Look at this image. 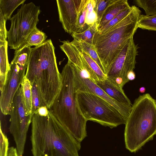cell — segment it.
Instances as JSON below:
<instances>
[{
  "label": "cell",
  "mask_w": 156,
  "mask_h": 156,
  "mask_svg": "<svg viewBox=\"0 0 156 156\" xmlns=\"http://www.w3.org/2000/svg\"><path fill=\"white\" fill-rule=\"evenodd\" d=\"M96 0H88L87 4V10L85 22L89 26H92L96 23L97 16L94 10L96 4Z\"/></svg>",
  "instance_id": "27"
},
{
  "label": "cell",
  "mask_w": 156,
  "mask_h": 156,
  "mask_svg": "<svg viewBox=\"0 0 156 156\" xmlns=\"http://www.w3.org/2000/svg\"><path fill=\"white\" fill-rule=\"evenodd\" d=\"M26 0H0V10L5 19L10 20L14 11Z\"/></svg>",
  "instance_id": "17"
},
{
  "label": "cell",
  "mask_w": 156,
  "mask_h": 156,
  "mask_svg": "<svg viewBox=\"0 0 156 156\" xmlns=\"http://www.w3.org/2000/svg\"><path fill=\"white\" fill-rule=\"evenodd\" d=\"M40 12V7L33 2L23 4L10 19L11 25L7 32L8 45L15 50L21 47L32 30L37 27Z\"/></svg>",
  "instance_id": "7"
},
{
  "label": "cell",
  "mask_w": 156,
  "mask_h": 156,
  "mask_svg": "<svg viewBox=\"0 0 156 156\" xmlns=\"http://www.w3.org/2000/svg\"><path fill=\"white\" fill-rule=\"evenodd\" d=\"M87 0H81L78 10L75 33H82L86 30L88 27L89 26L85 22L87 10Z\"/></svg>",
  "instance_id": "20"
},
{
  "label": "cell",
  "mask_w": 156,
  "mask_h": 156,
  "mask_svg": "<svg viewBox=\"0 0 156 156\" xmlns=\"http://www.w3.org/2000/svg\"><path fill=\"white\" fill-rule=\"evenodd\" d=\"M96 84L110 97L122 104L132 105L122 88L107 78L103 80H94Z\"/></svg>",
  "instance_id": "14"
},
{
  "label": "cell",
  "mask_w": 156,
  "mask_h": 156,
  "mask_svg": "<svg viewBox=\"0 0 156 156\" xmlns=\"http://www.w3.org/2000/svg\"><path fill=\"white\" fill-rule=\"evenodd\" d=\"M21 85L23 87L24 99L27 109L29 114H32V85L30 81L25 76Z\"/></svg>",
  "instance_id": "21"
},
{
  "label": "cell",
  "mask_w": 156,
  "mask_h": 156,
  "mask_svg": "<svg viewBox=\"0 0 156 156\" xmlns=\"http://www.w3.org/2000/svg\"><path fill=\"white\" fill-rule=\"evenodd\" d=\"M8 42L6 40L0 41V90H2L6 80L10 69L8 59Z\"/></svg>",
  "instance_id": "15"
},
{
  "label": "cell",
  "mask_w": 156,
  "mask_h": 156,
  "mask_svg": "<svg viewBox=\"0 0 156 156\" xmlns=\"http://www.w3.org/2000/svg\"><path fill=\"white\" fill-rule=\"evenodd\" d=\"M32 48L22 45L15 50L13 59L11 63L19 64L21 66H27Z\"/></svg>",
  "instance_id": "18"
},
{
  "label": "cell",
  "mask_w": 156,
  "mask_h": 156,
  "mask_svg": "<svg viewBox=\"0 0 156 156\" xmlns=\"http://www.w3.org/2000/svg\"><path fill=\"white\" fill-rule=\"evenodd\" d=\"M146 91V89L145 87H141L139 89V91L141 93H144Z\"/></svg>",
  "instance_id": "35"
},
{
  "label": "cell",
  "mask_w": 156,
  "mask_h": 156,
  "mask_svg": "<svg viewBox=\"0 0 156 156\" xmlns=\"http://www.w3.org/2000/svg\"><path fill=\"white\" fill-rule=\"evenodd\" d=\"M76 100L79 108L87 121L97 122L111 128L126 124V121L120 113L97 95L78 91Z\"/></svg>",
  "instance_id": "6"
},
{
  "label": "cell",
  "mask_w": 156,
  "mask_h": 156,
  "mask_svg": "<svg viewBox=\"0 0 156 156\" xmlns=\"http://www.w3.org/2000/svg\"></svg>",
  "instance_id": "36"
},
{
  "label": "cell",
  "mask_w": 156,
  "mask_h": 156,
  "mask_svg": "<svg viewBox=\"0 0 156 156\" xmlns=\"http://www.w3.org/2000/svg\"><path fill=\"white\" fill-rule=\"evenodd\" d=\"M96 23L92 26H89L88 28L80 33L74 32L71 35L74 39L78 41H83L92 44L94 35L95 33Z\"/></svg>",
  "instance_id": "24"
},
{
  "label": "cell",
  "mask_w": 156,
  "mask_h": 156,
  "mask_svg": "<svg viewBox=\"0 0 156 156\" xmlns=\"http://www.w3.org/2000/svg\"><path fill=\"white\" fill-rule=\"evenodd\" d=\"M6 21L0 10V41H5L7 38V31L5 26Z\"/></svg>",
  "instance_id": "31"
},
{
  "label": "cell",
  "mask_w": 156,
  "mask_h": 156,
  "mask_svg": "<svg viewBox=\"0 0 156 156\" xmlns=\"http://www.w3.org/2000/svg\"><path fill=\"white\" fill-rule=\"evenodd\" d=\"M27 66L11 63L5 83L1 91L0 108L2 114L9 115L14 96L25 77Z\"/></svg>",
  "instance_id": "10"
},
{
  "label": "cell",
  "mask_w": 156,
  "mask_h": 156,
  "mask_svg": "<svg viewBox=\"0 0 156 156\" xmlns=\"http://www.w3.org/2000/svg\"><path fill=\"white\" fill-rule=\"evenodd\" d=\"M59 20L66 32H75L81 0H56Z\"/></svg>",
  "instance_id": "12"
},
{
  "label": "cell",
  "mask_w": 156,
  "mask_h": 156,
  "mask_svg": "<svg viewBox=\"0 0 156 156\" xmlns=\"http://www.w3.org/2000/svg\"><path fill=\"white\" fill-rule=\"evenodd\" d=\"M125 125L126 148L135 152L156 135V100L149 94L140 96L132 105Z\"/></svg>",
  "instance_id": "4"
},
{
  "label": "cell",
  "mask_w": 156,
  "mask_h": 156,
  "mask_svg": "<svg viewBox=\"0 0 156 156\" xmlns=\"http://www.w3.org/2000/svg\"><path fill=\"white\" fill-rule=\"evenodd\" d=\"M132 9V7H130L122 11L118 14L114 18L104 26L99 31L96 32L99 34H102L108 30L112 26L119 22L130 12Z\"/></svg>",
  "instance_id": "28"
},
{
  "label": "cell",
  "mask_w": 156,
  "mask_h": 156,
  "mask_svg": "<svg viewBox=\"0 0 156 156\" xmlns=\"http://www.w3.org/2000/svg\"><path fill=\"white\" fill-rule=\"evenodd\" d=\"M51 40L32 48L25 76L37 86L49 109L60 90L61 77L57 67Z\"/></svg>",
  "instance_id": "2"
},
{
  "label": "cell",
  "mask_w": 156,
  "mask_h": 156,
  "mask_svg": "<svg viewBox=\"0 0 156 156\" xmlns=\"http://www.w3.org/2000/svg\"><path fill=\"white\" fill-rule=\"evenodd\" d=\"M41 116H46L48 113V109L46 106L40 107L37 112Z\"/></svg>",
  "instance_id": "32"
},
{
  "label": "cell",
  "mask_w": 156,
  "mask_h": 156,
  "mask_svg": "<svg viewBox=\"0 0 156 156\" xmlns=\"http://www.w3.org/2000/svg\"><path fill=\"white\" fill-rule=\"evenodd\" d=\"M133 2L136 5L144 9L146 15H156V0H136Z\"/></svg>",
  "instance_id": "26"
},
{
  "label": "cell",
  "mask_w": 156,
  "mask_h": 156,
  "mask_svg": "<svg viewBox=\"0 0 156 156\" xmlns=\"http://www.w3.org/2000/svg\"><path fill=\"white\" fill-rule=\"evenodd\" d=\"M74 40L79 45L81 48L87 52L94 60L102 71L105 74L103 66L94 46L92 44L88 43L83 41H78L75 39Z\"/></svg>",
  "instance_id": "22"
},
{
  "label": "cell",
  "mask_w": 156,
  "mask_h": 156,
  "mask_svg": "<svg viewBox=\"0 0 156 156\" xmlns=\"http://www.w3.org/2000/svg\"><path fill=\"white\" fill-rule=\"evenodd\" d=\"M9 115V130L13 137L18 155L23 156L33 115L29 114L27 109L21 85L14 96Z\"/></svg>",
  "instance_id": "8"
},
{
  "label": "cell",
  "mask_w": 156,
  "mask_h": 156,
  "mask_svg": "<svg viewBox=\"0 0 156 156\" xmlns=\"http://www.w3.org/2000/svg\"><path fill=\"white\" fill-rule=\"evenodd\" d=\"M109 2V0H96L94 10L97 16L96 23L100 20Z\"/></svg>",
  "instance_id": "29"
},
{
  "label": "cell",
  "mask_w": 156,
  "mask_h": 156,
  "mask_svg": "<svg viewBox=\"0 0 156 156\" xmlns=\"http://www.w3.org/2000/svg\"><path fill=\"white\" fill-rule=\"evenodd\" d=\"M137 27L142 29L156 31V15H141L137 22Z\"/></svg>",
  "instance_id": "23"
},
{
  "label": "cell",
  "mask_w": 156,
  "mask_h": 156,
  "mask_svg": "<svg viewBox=\"0 0 156 156\" xmlns=\"http://www.w3.org/2000/svg\"><path fill=\"white\" fill-rule=\"evenodd\" d=\"M129 13L102 34L96 32L92 44L104 68L105 74L109 67L126 41L138 28L137 22L141 11L135 5Z\"/></svg>",
  "instance_id": "5"
},
{
  "label": "cell",
  "mask_w": 156,
  "mask_h": 156,
  "mask_svg": "<svg viewBox=\"0 0 156 156\" xmlns=\"http://www.w3.org/2000/svg\"><path fill=\"white\" fill-rule=\"evenodd\" d=\"M32 85V114L37 112L38 109L41 107L46 106L38 88L34 83L31 84Z\"/></svg>",
  "instance_id": "25"
},
{
  "label": "cell",
  "mask_w": 156,
  "mask_h": 156,
  "mask_svg": "<svg viewBox=\"0 0 156 156\" xmlns=\"http://www.w3.org/2000/svg\"><path fill=\"white\" fill-rule=\"evenodd\" d=\"M61 75L60 90L49 110L72 136L81 142L87 136V121L78 107L74 71L69 61L63 68Z\"/></svg>",
  "instance_id": "3"
},
{
  "label": "cell",
  "mask_w": 156,
  "mask_h": 156,
  "mask_svg": "<svg viewBox=\"0 0 156 156\" xmlns=\"http://www.w3.org/2000/svg\"><path fill=\"white\" fill-rule=\"evenodd\" d=\"M70 42L77 48L83 57L94 73L98 80H103L106 79L107 78L106 75L103 73L98 64L90 55L81 48L74 40L73 39Z\"/></svg>",
  "instance_id": "16"
},
{
  "label": "cell",
  "mask_w": 156,
  "mask_h": 156,
  "mask_svg": "<svg viewBox=\"0 0 156 156\" xmlns=\"http://www.w3.org/2000/svg\"><path fill=\"white\" fill-rule=\"evenodd\" d=\"M138 48L134 42L133 36L131 37L109 67L106 73L107 78L123 88L129 81L127 77L128 73L135 68Z\"/></svg>",
  "instance_id": "9"
},
{
  "label": "cell",
  "mask_w": 156,
  "mask_h": 156,
  "mask_svg": "<svg viewBox=\"0 0 156 156\" xmlns=\"http://www.w3.org/2000/svg\"><path fill=\"white\" fill-rule=\"evenodd\" d=\"M127 78L129 80H134L136 77V75L133 70L129 72L127 75Z\"/></svg>",
  "instance_id": "34"
},
{
  "label": "cell",
  "mask_w": 156,
  "mask_h": 156,
  "mask_svg": "<svg viewBox=\"0 0 156 156\" xmlns=\"http://www.w3.org/2000/svg\"><path fill=\"white\" fill-rule=\"evenodd\" d=\"M130 7L127 0H109L101 18L96 23V30L99 31L120 12Z\"/></svg>",
  "instance_id": "13"
},
{
  "label": "cell",
  "mask_w": 156,
  "mask_h": 156,
  "mask_svg": "<svg viewBox=\"0 0 156 156\" xmlns=\"http://www.w3.org/2000/svg\"><path fill=\"white\" fill-rule=\"evenodd\" d=\"M47 37L44 33L36 27L29 35L23 45L30 47L32 46L35 47L39 46L46 41Z\"/></svg>",
  "instance_id": "19"
},
{
  "label": "cell",
  "mask_w": 156,
  "mask_h": 156,
  "mask_svg": "<svg viewBox=\"0 0 156 156\" xmlns=\"http://www.w3.org/2000/svg\"><path fill=\"white\" fill-rule=\"evenodd\" d=\"M72 64L77 91L89 92L99 96L116 109L126 121L130 114L132 105L119 103L114 100L98 86L87 74L81 72Z\"/></svg>",
  "instance_id": "11"
},
{
  "label": "cell",
  "mask_w": 156,
  "mask_h": 156,
  "mask_svg": "<svg viewBox=\"0 0 156 156\" xmlns=\"http://www.w3.org/2000/svg\"><path fill=\"white\" fill-rule=\"evenodd\" d=\"M30 140L33 156H79L80 142L49 109L46 116L33 115Z\"/></svg>",
  "instance_id": "1"
},
{
  "label": "cell",
  "mask_w": 156,
  "mask_h": 156,
  "mask_svg": "<svg viewBox=\"0 0 156 156\" xmlns=\"http://www.w3.org/2000/svg\"><path fill=\"white\" fill-rule=\"evenodd\" d=\"M7 156H19L16 148L13 147H9Z\"/></svg>",
  "instance_id": "33"
},
{
  "label": "cell",
  "mask_w": 156,
  "mask_h": 156,
  "mask_svg": "<svg viewBox=\"0 0 156 156\" xmlns=\"http://www.w3.org/2000/svg\"><path fill=\"white\" fill-rule=\"evenodd\" d=\"M0 156H7L9 142L6 134L0 128Z\"/></svg>",
  "instance_id": "30"
}]
</instances>
